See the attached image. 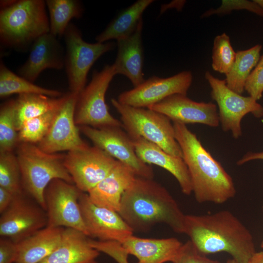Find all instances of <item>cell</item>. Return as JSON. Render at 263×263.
Instances as JSON below:
<instances>
[{
  "mask_svg": "<svg viewBox=\"0 0 263 263\" xmlns=\"http://www.w3.org/2000/svg\"><path fill=\"white\" fill-rule=\"evenodd\" d=\"M192 79L189 71H182L166 78L154 75L132 89L123 92L117 100L124 105L148 108L171 95H187Z\"/></svg>",
  "mask_w": 263,
  "mask_h": 263,
  "instance_id": "13",
  "label": "cell"
},
{
  "mask_svg": "<svg viewBox=\"0 0 263 263\" xmlns=\"http://www.w3.org/2000/svg\"><path fill=\"white\" fill-rule=\"evenodd\" d=\"M131 137L136 153L142 161L148 165H155L169 171L176 179L184 194L189 195L192 193L189 173L183 158L168 153L141 137Z\"/></svg>",
  "mask_w": 263,
  "mask_h": 263,
  "instance_id": "19",
  "label": "cell"
},
{
  "mask_svg": "<svg viewBox=\"0 0 263 263\" xmlns=\"http://www.w3.org/2000/svg\"><path fill=\"white\" fill-rule=\"evenodd\" d=\"M65 55L57 38L50 32L45 34L32 44L28 57L18 73L33 82L45 69H62L64 67Z\"/></svg>",
  "mask_w": 263,
  "mask_h": 263,
  "instance_id": "18",
  "label": "cell"
},
{
  "mask_svg": "<svg viewBox=\"0 0 263 263\" xmlns=\"http://www.w3.org/2000/svg\"><path fill=\"white\" fill-rule=\"evenodd\" d=\"M60 106L26 121L18 131L19 142L38 144L48 132Z\"/></svg>",
  "mask_w": 263,
  "mask_h": 263,
  "instance_id": "32",
  "label": "cell"
},
{
  "mask_svg": "<svg viewBox=\"0 0 263 263\" xmlns=\"http://www.w3.org/2000/svg\"><path fill=\"white\" fill-rule=\"evenodd\" d=\"M173 124L196 201L222 204L233 198L236 191L232 178L221 163L186 125L177 122H173Z\"/></svg>",
  "mask_w": 263,
  "mask_h": 263,
  "instance_id": "3",
  "label": "cell"
},
{
  "mask_svg": "<svg viewBox=\"0 0 263 263\" xmlns=\"http://www.w3.org/2000/svg\"><path fill=\"white\" fill-rule=\"evenodd\" d=\"M184 234L206 255L224 252L237 263H247L256 252L249 229L227 210L206 215H186Z\"/></svg>",
  "mask_w": 263,
  "mask_h": 263,
  "instance_id": "2",
  "label": "cell"
},
{
  "mask_svg": "<svg viewBox=\"0 0 263 263\" xmlns=\"http://www.w3.org/2000/svg\"><path fill=\"white\" fill-rule=\"evenodd\" d=\"M36 94L52 97H59L62 94L59 91L48 89L35 85L9 70L2 62L0 65V96L7 97L13 94Z\"/></svg>",
  "mask_w": 263,
  "mask_h": 263,
  "instance_id": "29",
  "label": "cell"
},
{
  "mask_svg": "<svg viewBox=\"0 0 263 263\" xmlns=\"http://www.w3.org/2000/svg\"><path fill=\"white\" fill-rule=\"evenodd\" d=\"M148 108L166 115L173 122L201 124L211 127H217L220 124L216 104L196 102L185 94L171 95Z\"/></svg>",
  "mask_w": 263,
  "mask_h": 263,
  "instance_id": "17",
  "label": "cell"
},
{
  "mask_svg": "<svg viewBox=\"0 0 263 263\" xmlns=\"http://www.w3.org/2000/svg\"><path fill=\"white\" fill-rule=\"evenodd\" d=\"M262 48V45L256 44L236 52L234 62L225 74V81L229 89L242 94L248 77L260 59Z\"/></svg>",
  "mask_w": 263,
  "mask_h": 263,
  "instance_id": "27",
  "label": "cell"
},
{
  "mask_svg": "<svg viewBox=\"0 0 263 263\" xmlns=\"http://www.w3.org/2000/svg\"><path fill=\"white\" fill-rule=\"evenodd\" d=\"M225 263H237L233 259H228Z\"/></svg>",
  "mask_w": 263,
  "mask_h": 263,
  "instance_id": "44",
  "label": "cell"
},
{
  "mask_svg": "<svg viewBox=\"0 0 263 263\" xmlns=\"http://www.w3.org/2000/svg\"><path fill=\"white\" fill-rule=\"evenodd\" d=\"M254 160H263V151L259 152H248L237 161V164L238 165H242L245 163Z\"/></svg>",
  "mask_w": 263,
  "mask_h": 263,
  "instance_id": "40",
  "label": "cell"
},
{
  "mask_svg": "<svg viewBox=\"0 0 263 263\" xmlns=\"http://www.w3.org/2000/svg\"><path fill=\"white\" fill-rule=\"evenodd\" d=\"M78 128L80 132L88 138L94 146L128 166L136 176L153 179L152 168L137 156L133 139L122 127L97 129L81 126Z\"/></svg>",
  "mask_w": 263,
  "mask_h": 263,
  "instance_id": "11",
  "label": "cell"
},
{
  "mask_svg": "<svg viewBox=\"0 0 263 263\" xmlns=\"http://www.w3.org/2000/svg\"><path fill=\"white\" fill-rule=\"evenodd\" d=\"M78 94L69 92L59 108L45 136L37 144L42 150L49 153L84 148L89 145L80 136L75 121V111Z\"/></svg>",
  "mask_w": 263,
  "mask_h": 263,
  "instance_id": "15",
  "label": "cell"
},
{
  "mask_svg": "<svg viewBox=\"0 0 263 263\" xmlns=\"http://www.w3.org/2000/svg\"><path fill=\"white\" fill-rule=\"evenodd\" d=\"M172 263H221L201 253L190 240L183 244Z\"/></svg>",
  "mask_w": 263,
  "mask_h": 263,
  "instance_id": "35",
  "label": "cell"
},
{
  "mask_svg": "<svg viewBox=\"0 0 263 263\" xmlns=\"http://www.w3.org/2000/svg\"><path fill=\"white\" fill-rule=\"evenodd\" d=\"M81 191L74 184L53 180L44 191L47 225L77 229L87 236L79 204Z\"/></svg>",
  "mask_w": 263,
  "mask_h": 263,
  "instance_id": "10",
  "label": "cell"
},
{
  "mask_svg": "<svg viewBox=\"0 0 263 263\" xmlns=\"http://www.w3.org/2000/svg\"><path fill=\"white\" fill-rule=\"evenodd\" d=\"M247 263H263V250L256 252Z\"/></svg>",
  "mask_w": 263,
  "mask_h": 263,
  "instance_id": "42",
  "label": "cell"
},
{
  "mask_svg": "<svg viewBox=\"0 0 263 263\" xmlns=\"http://www.w3.org/2000/svg\"><path fill=\"white\" fill-rule=\"evenodd\" d=\"M86 263H100L98 262H97L96 260H92L91 261L88 262Z\"/></svg>",
  "mask_w": 263,
  "mask_h": 263,
  "instance_id": "45",
  "label": "cell"
},
{
  "mask_svg": "<svg viewBox=\"0 0 263 263\" xmlns=\"http://www.w3.org/2000/svg\"><path fill=\"white\" fill-rule=\"evenodd\" d=\"M66 44L64 67L70 92L78 94L86 86L88 74L94 62L112 50V42L90 43L82 38L79 29L70 23L63 35Z\"/></svg>",
  "mask_w": 263,
  "mask_h": 263,
  "instance_id": "8",
  "label": "cell"
},
{
  "mask_svg": "<svg viewBox=\"0 0 263 263\" xmlns=\"http://www.w3.org/2000/svg\"><path fill=\"white\" fill-rule=\"evenodd\" d=\"M118 213L133 231H147L164 224L184 233L186 214L166 188L153 179L136 176L122 196Z\"/></svg>",
  "mask_w": 263,
  "mask_h": 263,
  "instance_id": "1",
  "label": "cell"
},
{
  "mask_svg": "<svg viewBox=\"0 0 263 263\" xmlns=\"http://www.w3.org/2000/svg\"><path fill=\"white\" fill-rule=\"evenodd\" d=\"M244 90L256 100L262 97L263 94V54L248 77Z\"/></svg>",
  "mask_w": 263,
  "mask_h": 263,
  "instance_id": "37",
  "label": "cell"
},
{
  "mask_svg": "<svg viewBox=\"0 0 263 263\" xmlns=\"http://www.w3.org/2000/svg\"><path fill=\"white\" fill-rule=\"evenodd\" d=\"M205 77L211 88V97L217 105L219 121L224 132L230 131L234 139L242 135L241 121L247 113L256 117L263 116V107L250 96H244L229 89L225 79L206 71Z\"/></svg>",
  "mask_w": 263,
  "mask_h": 263,
  "instance_id": "9",
  "label": "cell"
},
{
  "mask_svg": "<svg viewBox=\"0 0 263 263\" xmlns=\"http://www.w3.org/2000/svg\"><path fill=\"white\" fill-rule=\"evenodd\" d=\"M136 263H165L173 261L183 244L177 238H145L133 235L121 243Z\"/></svg>",
  "mask_w": 263,
  "mask_h": 263,
  "instance_id": "21",
  "label": "cell"
},
{
  "mask_svg": "<svg viewBox=\"0 0 263 263\" xmlns=\"http://www.w3.org/2000/svg\"><path fill=\"white\" fill-rule=\"evenodd\" d=\"M254 1L258 4L263 10V0H254Z\"/></svg>",
  "mask_w": 263,
  "mask_h": 263,
  "instance_id": "43",
  "label": "cell"
},
{
  "mask_svg": "<svg viewBox=\"0 0 263 263\" xmlns=\"http://www.w3.org/2000/svg\"><path fill=\"white\" fill-rule=\"evenodd\" d=\"M79 204L89 237L122 243L133 235L134 231L118 212L96 205L87 193L81 191Z\"/></svg>",
  "mask_w": 263,
  "mask_h": 263,
  "instance_id": "16",
  "label": "cell"
},
{
  "mask_svg": "<svg viewBox=\"0 0 263 263\" xmlns=\"http://www.w3.org/2000/svg\"><path fill=\"white\" fill-rule=\"evenodd\" d=\"M89 242L94 248L100 253L108 255L117 263H130L128 260L129 255L121 243L115 241H101L91 239Z\"/></svg>",
  "mask_w": 263,
  "mask_h": 263,
  "instance_id": "36",
  "label": "cell"
},
{
  "mask_svg": "<svg viewBox=\"0 0 263 263\" xmlns=\"http://www.w3.org/2000/svg\"><path fill=\"white\" fill-rule=\"evenodd\" d=\"M47 225L46 211L21 193L14 196L9 206L1 214L0 235L18 243Z\"/></svg>",
  "mask_w": 263,
  "mask_h": 263,
  "instance_id": "14",
  "label": "cell"
},
{
  "mask_svg": "<svg viewBox=\"0 0 263 263\" xmlns=\"http://www.w3.org/2000/svg\"><path fill=\"white\" fill-rule=\"evenodd\" d=\"M63 228L47 226L18 243L15 263H39L56 247Z\"/></svg>",
  "mask_w": 263,
  "mask_h": 263,
  "instance_id": "24",
  "label": "cell"
},
{
  "mask_svg": "<svg viewBox=\"0 0 263 263\" xmlns=\"http://www.w3.org/2000/svg\"><path fill=\"white\" fill-rule=\"evenodd\" d=\"M185 3V0H174L168 4H166L165 6H163L161 10L162 12H164L167 9L174 8L177 9V10L180 11L182 9Z\"/></svg>",
  "mask_w": 263,
  "mask_h": 263,
  "instance_id": "41",
  "label": "cell"
},
{
  "mask_svg": "<svg viewBox=\"0 0 263 263\" xmlns=\"http://www.w3.org/2000/svg\"><path fill=\"white\" fill-rule=\"evenodd\" d=\"M15 195L0 187V213H2L11 203Z\"/></svg>",
  "mask_w": 263,
  "mask_h": 263,
  "instance_id": "39",
  "label": "cell"
},
{
  "mask_svg": "<svg viewBox=\"0 0 263 263\" xmlns=\"http://www.w3.org/2000/svg\"><path fill=\"white\" fill-rule=\"evenodd\" d=\"M19 143L15 123V99H11L0 106V152H13Z\"/></svg>",
  "mask_w": 263,
  "mask_h": 263,
  "instance_id": "30",
  "label": "cell"
},
{
  "mask_svg": "<svg viewBox=\"0 0 263 263\" xmlns=\"http://www.w3.org/2000/svg\"><path fill=\"white\" fill-rule=\"evenodd\" d=\"M0 3V39L5 46L26 50L38 38L50 32L45 1L8 0Z\"/></svg>",
  "mask_w": 263,
  "mask_h": 263,
  "instance_id": "4",
  "label": "cell"
},
{
  "mask_svg": "<svg viewBox=\"0 0 263 263\" xmlns=\"http://www.w3.org/2000/svg\"><path fill=\"white\" fill-rule=\"evenodd\" d=\"M16 150L22 188L45 210L44 191L53 180L74 184L64 164L65 155L47 153L37 144L26 142H19Z\"/></svg>",
  "mask_w": 263,
  "mask_h": 263,
  "instance_id": "5",
  "label": "cell"
},
{
  "mask_svg": "<svg viewBox=\"0 0 263 263\" xmlns=\"http://www.w3.org/2000/svg\"><path fill=\"white\" fill-rule=\"evenodd\" d=\"M66 94L59 97L36 94L19 95L15 99V123L17 131L26 121L58 108L64 101Z\"/></svg>",
  "mask_w": 263,
  "mask_h": 263,
  "instance_id": "26",
  "label": "cell"
},
{
  "mask_svg": "<svg viewBox=\"0 0 263 263\" xmlns=\"http://www.w3.org/2000/svg\"><path fill=\"white\" fill-rule=\"evenodd\" d=\"M18 252L17 243L7 238H0V263H15Z\"/></svg>",
  "mask_w": 263,
  "mask_h": 263,
  "instance_id": "38",
  "label": "cell"
},
{
  "mask_svg": "<svg viewBox=\"0 0 263 263\" xmlns=\"http://www.w3.org/2000/svg\"><path fill=\"white\" fill-rule=\"evenodd\" d=\"M261 246L262 248H263V241H262L261 244Z\"/></svg>",
  "mask_w": 263,
  "mask_h": 263,
  "instance_id": "46",
  "label": "cell"
},
{
  "mask_svg": "<svg viewBox=\"0 0 263 263\" xmlns=\"http://www.w3.org/2000/svg\"><path fill=\"white\" fill-rule=\"evenodd\" d=\"M235 10H247L263 17V10L254 0H223L217 8L210 9L203 13L201 18H207L213 15H224Z\"/></svg>",
  "mask_w": 263,
  "mask_h": 263,
  "instance_id": "34",
  "label": "cell"
},
{
  "mask_svg": "<svg viewBox=\"0 0 263 263\" xmlns=\"http://www.w3.org/2000/svg\"><path fill=\"white\" fill-rule=\"evenodd\" d=\"M143 20L130 36L117 40V54L113 64L116 75L127 77L134 87L144 80L143 50L142 43Z\"/></svg>",
  "mask_w": 263,
  "mask_h": 263,
  "instance_id": "22",
  "label": "cell"
},
{
  "mask_svg": "<svg viewBox=\"0 0 263 263\" xmlns=\"http://www.w3.org/2000/svg\"><path fill=\"white\" fill-rule=\"evenodd\" d=\"M135 177L130 168L117 161L108 175L87 193L96 205L118 212L122 196Z\"/></svg>",
  "mask_w": 263,
  "mask_h": 263,
  "instance_id": "20",
  "label": "cell"
},
{
  "mask_svg": "<svg viewBox=\"0 0 263 263\" xmlns=\"http://www.w3.org/2000/svg\"><path fill=\"white\" fill-rule=\"evenodd\" d=\"M117 162L100 148L87 147L68 151L64 164L74 184L88 193L111 172Z\"/></svg>",
  "mask_w": 263,
  "mask_h": 263,
  "instance_id": "12",
  "label": "cell"
},
{
  "mask_svg": "<svg viewBox=\"0 0 263 263\" xmlns=\"http://www.w3.org/2000/svg\"><path fill=\"white\" fill-rule=\"evenodd\" d=\"M89 236L76 229L64 227L55 249L39 263H86L100 252L92 246Z\"/></svg>",
  "mask_w": 263,
  "mask_h": 263,
  "instance_id": "23",
  "label": "cell"
},
{
  "mask_svg": "<svg viewBox=\"0 0 263 263\" xmlns=\"http://www.w3.org/2000/svg\"><path fill=\"white\" fill-rule=\"evenodd\" d=\"M49 13L50 32L57 37L63 36L74 18H80L83 13L81 3L77 0H47Z\"/></svg>",
  "mask_w": 263,
  "mask_h": 263,
  "instance_id": "28",
  "label": "cell"
},
{
  "mask_svg": "<svg viewBox=\"0 0 263 263\" xmlns=\"http://www.w3.org/2000/svg\"><path fill=\"white\" fill-rule=\"evenodd\" d=\"M111 103L120 114L122 128L131 137H141L168 153L183 158L173 124L168 117L149 108L121 104L115 98Z\"/></svg>",
  "mask_w": 263,
  "mask_h": 263,
  "instance_id": "6",
  "label": "cell"
},
{
  "mask_svg": "<svg viewBox=\"0 0 263 263\" xmlns=\"http://www.w3.org/2000/svg\"><path fill=\"white\" fill-rule=\"evenodd\" d=\"M116 75L113 65H106L100 71L93 72L89 83L78 94L75 121L77 126H88L101 129L122 127L121 122L109 112L105 94Z\"/></svg>",
  "mask_w": 263,
  "mask_h": 263,
  "instance_id": "7",
  "label": "cell"
},
{
  "mask_svg": "<svg viewBox=\"0 0 263 263\" xmlns=\"http://www.w3.org/2000/svg\"><path fill=\"white\" fill-rule=\"evenodd\" d=\"M0 187L15 195L22 193L20 167L13 152H0Z\"/></svg>",
  "mask_w": 263,
  "mask_h": 263,
  "instance_id": "31",
  "label": "cell"
},
{
  "mask_svg": "<svg viewBox=\"0 0 263 263\" xmlns=\"http://www.w3.org/2000/svg\"><path fill=\"white\" fill-rule=\"evenodd\" d=\"M236 52L232 47L229 37L225 33L215 37L212 51V69L226 74L232 66Z\"/></svg>",
  "mask_w": 263,
  "mask_h": 263,
  "instance_id": "33",
  "label": "cell"
},
{
  "mask_svg": "<svg viewBox=\"0 0 263 263\" xmlns=\"http://www.w3.org/2000/svg\"><path fill=\"white\" fill-rule=\"evenodd\" d=\"M153 0H138L122 11L100 34L95 38L97 42L104 43L111 39L116 40L132 34L142 20L145 10Z\"/></svg>",
  "mask_w": 263,
  "mask_h": 263,
  "instance_id": "25",
  "label": "cell"
}]
</instances>
